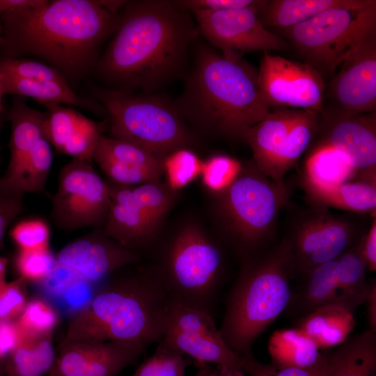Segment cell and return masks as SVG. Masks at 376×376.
<instances>
[{"instance_id":"cell-45","label":"cell","mask_w":376,"mask_h":376,"mask_svg":"<svg viewBox=\"0 0 376 376\" xmlns=\"http://www.w3.org/2000/svg\"><path fill=\"white\" fill-rule=\"evenodd\" d=\"M24 196L0 187V244L8 226L21 211Z\"/></svg>"},{"instance_id":"cell-2","label":"cell","mask_w":376,"mask_h":376,"mask_svg":"<svg viewBox=\"0 0 376 376\" xmlns=\"http://www.w3.org/2000/svg\"><path fill=\"white\" fill-rule=\"evenodd\" d=\"M1 17L6 58H40L67 80L81 79L92 70L100 47L120 19V13L93 0H46L38 7Z\"/></svg>"},{"instance_id":"cell-4","label":"cell","mask_w":376,"mask_h":376,"mask_svg":"<svg viewBox=\"0 0 376 376\" xmlns=\"http://www.w3.org/2000/svg\"><path fill=\"white\" fill-rule=\"evenodd\" d=\"M124 268L109 276L90 304L71 318L65 341H114L146 350L162 340L171 299L148 267Z\"/></svg>"},{"instance_id":"cell-19","label":"cell","mask_w":376,"mask_h":376,"mask_svg":"<svg viewBox=\"0 0 376 376\" xmlns=\"http://www.w3.org/2000/svg\"><path fill=\"white\" fill-rule=\"evenodd\" d=\"M107 183L110 208L103 230L124 247L141 255L157 240L160 224L140 204L132 186Z\"/></svg>"},{"instance_id":"cell-11","label":"cell","mask_w":376,"mask_h":376,"mask_svg":"<svg viewBox=\"0 0 376 376\" xmlns=\"http://www.w3.org/2000/svg\"><path fill=\"white\" fill-rule=\"evenodd\" d=\"M110 208L108 183L91 163L73 159L61 169L51 217L62 230L103 228Z\"/></svg>"},{"instance_id":"cell-7","label":"cell","mask_w":376,"mask_h":376,"mask_svg":"<svg viewBox=\"0 0 376 376\" xmlns=\"http://www.w3.org/2000/svg\"><path fill=\"white\" fill-rule=\"evenodd\" d=\"M191 224L157 247L147 267L172 301L214 318L226 279L224 245Z\"/></svg>"},{"instance_id":"cell-52","label":"cell","mask_w":376,"mask_h":376,"mask_svg":"<svg viewBox=\"0 0 376 376\" xmlns=\"http://www.w3.org/2000/svg\"><path fill=\"white\" fill-rule=\"evenodd\" d=\"M208 376H245L243 370L223 365H214Z\"/></svg>"},{"instance_id":"cell-43","label":"cell","mask_w":376,"mask_h":376,"mask_svg":"<svg viewBox=\"0 0 376 376\" xmlns=\"http://www.w3.org/2000/svg\"><path fill=\"white\" fill-rule=\"evenodd\" d=\"M26 285L19 276L0 286V321L16 320L22 312L27 303Z\"/></svg>"},{"instance_id":"cell-20","label":"cell","mask_w":376,"mask_h":376,"mask_svg":"<svg viewBox=\"0 0 376 376\" xmlns=\"http://www.w3.org/2000/svg\"><path fill=\"white\" fill-rule=\"evenodd\" d=\"M44 106L45 134L50 144L62 154L91 163L102 125L60 104Z\"/></svg>"},{"instance_id":"cell-33","label":"cell","mask_w":376,"mask_h":376,"mask_svg":"<svg viewBox=\"0 0 376 376\" xmlns=\"http://www.w3.org/2000/svg\"><path fill=\"white\" fill-rule=\"evenodd\" d=\"M144 351L138 345L125 343H93L90 355L77 376H116L134 364Z\"/></svg>"},{"instance_id":"cell-39","label":"cell","mask_w":376,"mask_h":376,"mask_svg":"<svg viewBox=\"0 0 376 376\" xmlns=\"http://www.w3.org/2000/svg\"><path fill=\"white\" fill-rule=\"evenodd\" d=\"M0 74L28 80L68 81L58 70L48 64L18 58L1 59Z\"/></svg>"},{"instance_id":"cell-17","label":"cell","mask_w":376,"mask_h":376,"mask_svg":"<svg viewBox=\"0 0 376 376\" xmlns=\"http://www.w3.org/2000/svg\"><path fill=\"white\" fill-rule=\"evenodd\" d=\"M58 263L72 268L91 283H103L116 272L141 261V255L108 236L103 228L71 242L56 255Z\"/></svg>"},{"instance_id":"cell-13","label":"cell","mask_w":376,"mask_h":376,"mask_svg":"<svg viewBox=\"0 0 376 376\" xmlns=\"http://www.w3.org/2000/svg\"><path fill=\"white\" fill-rule=\"evenodd\" d=\"M256 8L204 10L191 13L199 32L224 55L242 58L254 52L281 51L289 44L265 28Z\"/></svg>"},{"instance_id":"cell-29","label":"cell","mask_w":376,"mask_h":376,"mask_svg":"<svg viewBox=\"0 0 376 376\" xmlns=\"http://www.w3.org/2000/svg\"><path fill=\"white\" fill-rule=\"evenodd\" d=\"M356 0H272L259 13L265 27L288 29L332 8L353 4Z\"/></svg>"},{"instance_id":"cell-32","label":"cell","mask_w":376,"mask_h":376,"mask_svg":"<svg viewBox=\"0 0 376 376\" xmlns=\"http://www.w3.org/2000/svg\"><path fill=\"white\" fill-rule=\"evenodd\" d=\"M56 359L52 335L26 338L8 354L5 370L8 376H43Z\"/></svg>"},{"instance_id":"cell-12","label":"cell","mask_w":376,"mask_h":376,"mask_svg":"<svg viewBox=\"0 0 376 376\" xmlns=\"http://www.w3.org/2000/svg\"><path fill=\"white\" fill-rule=\"evenodd\" d=\"M258 85L269 107L324 109L326 84L322 75L307 63L263 52L258 70Z\"/></svg>"},{"instance_id":"cell-1","label":"cell","mask_w":376,"mask_h":376,"mask_svg":"<svg viewBox=\"0 0 376 376\" xmlns=\"http://www.w3.org/2000/svg\"><path fill=\"white\" fill-rule=\"evenodd\" d=\"M96 63L111 89L154 93L184 75L199 34L193 14L173 1H127Z\"/></svg>"},{"instance_id":"cell-25","label":"cell","mask_w":376,"mask_h":376,"mask_svg":"<svg viewBox=\"0 0 376 376\" xmlns=\"http://www.w3.org/2000/svg\"><path fill=\"white\" fill-rule=\"evenodd\" d=\"M8 118L11 126L10 160L3 175L14 173L38 142L45 137V112L29 107L24 97L18 96L13 100Z\"/></svg>"},{"instance_id":"cell-30","label":"cell","mask_w":376,"mask_h":376,"mask_svg":"<svg viewBox=\"0 0 376 376\" xmlns=\"http://www.w3.org/2000/svg\"><path fill=\"white\" fill-rule=\"evenodd\" d=\"M52 162L50 143L44 137L14 173L0 178V187L7 191L23 195L40 193L45 189Z\"/></svg>"},{"instance_id":"cell-15","label":"cell","mask_w":376,"mask_h":376,"mask_svg":"<svg viewBox=\"0 0 376 376\" xmlns=\"http://www.w3.org/2000/svg\"><path fill=\"white\" fill-rule=\"evenodd\" d=\"M314 146L342 154L358 173H376V111L353 113L334 106L318 114Z\"/></svg>"},{"instance_id":"cell-47","label":"cell","mask_w":376,"mask_h":376,"mask_svg":"<svg viewBox=\"0 0 376 376\" xmlns=\"http://www.w3.org/2000/svg\"><path fill=\"white\" fill-rule=\"evenodd\" d=\"M269 376H325L327 373V355L322 362L315 368L302 369L295 367L267 365Z\"/></svg>"},{"instance_id":"cell-56","label":"cell","mask_w":376,"mask_h":376,"mask_svg":"<svg viewBox=\"0 0 376 376\" xmlns=\"http://www.w3.org/2000/svg\"><path fill=\"white\" fill-rule=\"evenodd\" d=\"M1 33H2V27H1V26L0 24V36H1Z\"/></svg>"},{"instance_id":"cell-42","label":"cell","mask_w":376,"mask_h":376,"mask_svg":"<svg viewBox=\"0 0 376 376\" xmlns=\"http://www.w3.org/2000/svg\"><path fill=\"white\" fill-rule=\"evenodd\" d=\"M10 235L19 250L49 249L50 230L44 220L30 219L19 221L12 228Z\"/></svg>"},{"instance_id":"cell-38","label":"cell","mask_w":376,"mask_h":376,"mask_svg":"<svg viewBox=\"0 0 376 376\" xmlns=\"http://www.w3.org/2000/svg\"><path fill=\"white\" fill-rule=\"evenodd\" d=\"M202 162L188 148H180L169 154L163 160L168 186L172 190L184 187L201 173Z\"/></svg>"},{"instance_id":"cell-53","label":"cell","mask_w":376,"mask_h":376,"mask_svg":"<svg viewBox=\"0 0 376 376\" xmlns=\"http://www.w3.org/2000/svg\"><path fill=\"white\" fill-rule=\"evenodd\" d=\"M7 265V258L0 256V286L6 283V272Z\"/></svg>"},{"instance_id":"cell-41","label":"cell","mask_w":376,"mask_h":376,"mask_svg":"<svg viewBox=\"0 0 376 376\" xmlns=\"http://www.w3.org/2000/svg\"><path fill=\"white\" fill-rule=\"evenodd\" d=\"M56 258L49 249L45 250H19L15 265L19 276L36 283L44 280L56 264Z\"/></svg>"},{"instance_id":"cell-14","label":"cell","mask_w":376,"mask_h":376,"mask_svg":"<svg viewBox=\"0 0 376 376\" xmlns=\"http://www.w3.org/2000/svg\"><path fill=\"white\" fill-rule=\"evenodd\" d=\"M162 339L193 359L197 367L214 364L243 370V356L226 345L214 318L201 311L173 302Z\"/></svg>"},{"instance_id":"cell-8","label":"cell","mask_w":376,"mask_h":376,"mask_svg":"<svg viewBox=\"0 0 376 376\" xmlns=\"http://www.w3.org/2000/svg\"><path fill=\"white\" fill-rule=\"evenodd\" d=\"M94 93L108 114L112 138L136 145L163 160L194 143L173 100L155 93L111 88L96 89Z\"/></svg>"},{"instance_id":"cell-40","label":"cell","mask_w":376,"mask_h":376,"mask_svg":"<svg viewBox=\"0 0 376 376\" xmlns=\"http://www.w3.org/2000/svg\"><path fill=\"white\" fill-rule=\"evenodd\" d=\"M242 164L224 155L210 157L202 164L201 174L207 187L217 193L228 186L239 173Z\"/></svg>"},{"instance_id":"cell-3","label":"cell","mask_w":376,"mask_h":376,"mask_svg":"<svg viewBox=\"0 0 376 376\" xmlns=\"http://www.w3.org/2000/svg\"><path fill=\"white\" fill-rule=\"evenodd\" d=\"M194 47L183 90L173 100L178 110L203 134L244 141L249 129L270 112L260 95L258 70L207 45Z\"/></svg>"},{"instance_id":"cell-28","label":"cell","mask_w":376,"mask_h":376,"mask_svg":"<svg viewBox=\"0 0 376 376\" xmlns=\"http://www.w3.org/2000/svg\"><path fill=\"white\" fill-rule=\"evenodd\" d=\"M267 347L276 366L310 369L320 364L325 356L315 342L297 328L274 331Z\"/></svg>"},{"instance_id":"cell-27","label":"cell","mask_w":376,"mask_h":376,"mask_svg":"<svg viewBox=\"0 0 376 376\" xmlns=\"http://www.w3.org/2000/svg\"><path fill=\"white\" fill-rule=\"evenodd\" d=\"M0 84L3 95L30 97L42 105L64 103L94 113L105 111L102 105L77 94L66 81L28 80L0 74Z\"/></svg>"},{"instance_id":"cell-10","label":"cell","mask_w":376,"mask_h":376,"mask_svg":"<svg viewBox=\"0 0 376 376\" xmlns=\"http://www.w3.org/2000/svg\"><path fill=\"white\" fill-rule=\"evenodd\" d=\"M362 236L338 258L299 276L301 283L292 296L288 309L303 316L328 304H339L353 311L364 303L369 283Z\"/></svg>"},{"instance_id":"cell-35","label":"cell","mask_w":376,"mask_h":376,"mask_svg":"<svg viewBox=\"0 0 376 376\" xmlns=\"http://www.w3.org/2000/svg\"><path fill=\"white\" fill-rule=\"evenodd\" d=\"M94 159H104L124 170L149 168L163 171L161 158L136 145L103 134L93 152L92 160Z\"/></svg>"},{"instance_id":"cell-44","label":"cell","mask_w":376,"mask_h":376,"mask_svg":"<svg viewBox=\"0 0 376 376\" xmlns=\"http://www.w3.org/2000/svg\"><path fill=\"white\" fill-rule=\"evenodd\" d=\"M178 7L191 12L196 10H219L256 8L261 10L267 4L264 0H183L173 1Z\"/></svg>"},{"instance_id":"cell-26","label":"cell","mask_w":376,"mask_h":376,"mask_svg":"<svg viewBox=\"0 0 376 376\" xmlns=\"http://www.w3.org/2000/svg\"><path fill=\"white\" fill-rule=\"evenodd\" d=\"M376 333L349 336L327 354L325 376H375Z\"/></svg>"},{"instance_id":"cell-24","label":"cell","mask_w":376,"mask_h":376,"mask_svg":"<svg viewBox=\"0 0 376 376\" xmlns=\"http://www.w3.org/2000/svg\"><path fill=\"white\" fill-rule=\"evenodd\" d=\"M354 326L352 310L342 304H328L301 316L295 328L311 338L321 350L342 343Z\"/></svg>"},{"instance_id":"cell-31","label":"cell","mask_w":376,"mask_h":376,"mask_svg":"<svg viewBox=\"0 0 376 376\" xmlns=\"http://www.w3.org/2000/svg\"><path fill=\"white\" fill-rule=\"evenodd\" d=\"M318 114V112L313 110L300 109L274 160L269 178L278 182H284L285 175L312 145L317 130Z\"/></svg>"},{"instance_id":"cell-9","label":"cell","mask_w":376,"mask_h":376,"mask_svg":"<svg viewBox=\"0 0 376 376\" xmlns=\"http://www.w3.org/2000/svg\"><path fill=\"white\" fill-rule=\"evenodd\" d=\"M281 31L305 63L322 77H333L336 69L376 33V1L356 0Z\"/></svg>"},{"instance_id":"cell-21","label":"cell","mask_w":376,"mask_h":376,"mask_svg":"<svg viewBox=\"0 0 376 376\" xmlns=\"http://www.w3.org/2000/svg\"><path fill=\"white\" fill-rule=\"evenodd\" d=\"M301 187L311 205L334 207L375 217L376 179L358 178L338 185H318L301 180Z\"/></svg>"},{"instance_id":"cell-46","label":"cell","mask_w":376,"mask_h":376,"mask_svg":"<svg viewBox=\"0 0 376 376\" xmlns=\"http://www.w3.org/2000/svg\"><path fill=\"white\" fill-rule=\"evenodd\" d=\"M24 338L15 320L0 321V361L6 359Z\"/></svg>"},{"instance_id":"cell-37","label":"cell","mask_w":376,"mask_h":376,"mask_svg":"<svg viewBox=\"0 0 376 376\" xmlns=\"http://www.w3.org/2000/svg\"><path fill=\"white\" fill-rule=\"evenodd\" d=\"M187 364L182 353L162 339L155 353L139 366L132 376H185Z\"/></svg>"},{"instance_id":"cell-18","label":"cell","mask_w":376,"mask_h":376,"mask_svg":"<svg viewBox=\"0 0 376 376\" xmlns=\"http://www.w3.org/2000/svg\"><path fill=\"white\" fill-rule=\"evenodd\" d=\"M334 107L353 113L376 111V33L340 65L328 86Z\"/></svg>"},{"instance_id":"cell-49","label":"cell","mask_w":376,"mask_h":376,"mask_svg":"<svg viewBox=\"0 0 376 376\" xmlns=\"http://www.w3.org/2000/svg\"><path fill=\"white\" fill-rule=\"evenodd\" d=\"M45 1L46 0H0V16L8 12L34 8Z\"/></svg>"},{"instance_id":"cell-54","label":"cell","mask_w":376,"mask_h":376,"mask_svg":"<svg viewBox=\"0 0 376 376\" xmlns=\"http://www.w3.org/2000/svg\"><path fill=\"white\" fill-rule=\"evenodd\" d=\"M198 370L194 376H208L212 366L210 364H204L198 366Z\"/></svg>"},{"instance_id":"cell-16","label":"cell","mask_w":376,"mask_h":376,"mask_svg":"<svg viewBox=\"0 0 376 376\" xmlns=\"http://www.w3.org/2000/svg\"><path fill=\"white\" fill-rule=\"evenodd\" d=\"M356 221L334 214L324 207L312 205L301 211L285 237L290 246L293 277L309 259L328 246L345 240H359L366 232Z\"/></svg>"},{"instance_id":"cell-36","label":"cell","mask_w":376,"mask_h":376,"mask_svg":"<svg viewBox=\"0 0 376 376\" xmlns=\"http://www.w3.org/2000/svg\"><path fill=\"white\" fill-rule=\"evenodd\" d=\"M59 320V313L44 298L27 301L22 312L15 320L26 338H39L52 335Z\"/></svg>"},{"instance_id":"cell-22","label":"cell","mask_w":376,"mask_h":376,"mask_svg":"<svg viewBox=\"0 0 376 376\" xmlns=\"http://www.w3.org/2000/svg\"><path fill=\"white\" fill-rule=\"evenodd\" d=\"M300 109L270 108L269 113L248 131L244 142L253 152V162L265 175H269L274 160L282 148Z\"/></svg>"},{"instance_id":"cell-51","label":"cell","mask_w":376,"mask_h":376,"mask_svg":"<svg viewBox=\"0 0 376 376\" xmlns=\"http://www.w3.org/2000/svg\"><path fill=\"white\" fill-rule=\"evenodd\" d=\"M242 370L249 376H269L267 365L257 361L253 354L243 357Z\"/></svg>"},{"instance_id":"cell-50","label":"cell","mask_w":376,"mask_h":376,"mask_svg":"<svg viewBox=\"0 0 376 376\" xmlns=\"http://www.w3.org/2000/svg\"><path fill=\"white\" fill-rule=\"evenodd\" d=\"M364 303L367 306L368 329L376 333V283L375 280L369 283V288Z\"/></svg>"},{"instance_id":"cell-34","label":"cell","mask_w":376,"mask_h":376,"mask_svg":"<svg viewBox=\"0 0 376 376\" xmlns=\"http://www.w3.org/2000/svg\"><path fill=\"white\" fill-rule=\"evenodd\" d=\"M357 171L334 148L311 147L306 159L304 179L318 185H332L356 180Z\"/></svg>"},{"instance_id":"cell-23","label":"cell","mask_w":376,"mask_h":376,"mask_svg":"<svg viewBox=\"0 0 376 376\" xmlns=\"http://www.w3.org/2000/svg\"><path fill=\"white\" fill-rule=\"evenodd\" d=\"M37 284L45 295L44 299L58 313H68L72 317L90 304L97 291V285L58 262L48 276Z\"/></svg>"},{"instance_id":"cell-5","label":"cell","mask_w":376,"mask_h":376,"mask_svg":"<svg viewBox=\"0 0 376 376\" xmlns=\"http://www.w3.org/2000/svg\"><path fill=\"white\" fill-rule=\"evenodd\" d=\"M240 263L219 331L233 352L247 356L252 354L258 336L290 304L293 277L290 244L283 237L272 248Z\"/></svg>"},{"instance_id":"cell-6","label":"cell","mask_w":376,"mask_h":376,"mask_svg":"<svg viewBox=\"0 0 376 376\" xmlns=\"http://www.w3.org/2000/svg\"><path fill=\"white\" fill-rule=\"evenodd\" d=\"M215 214L221 241L240 262L267 250L276 234L290 191L262 173L253 162L216 193Z\"/></svg>"},{"instance_id":"cell-48","label":"cell","mask_w":376,"mask_h":376,"mask_svg":"<svg viewBox=\"0 0 376 376\" xmlns=\"http://www.w3.org/2000/svg\"><path fill=\"white\" fill-rule=\"evenodd\" d=\"M363 254L367 264V269H376V217H373L370 226L363 239Z\"/></svg>"},{"instance_id":"cell-55","label":"cell","mask_w":376,"mask_h":376,"mask_svg":"<svg viewBox=\"0 0 376 376\" xmlns=\"http://www.w3.org/2000/svg\"><path fill=\"white\" fill-rule=\"evenodd\" d=\"M4 120H5L4 112L0 113V135H1V132L3 125Z\"/></svg>"}]
</instances>
